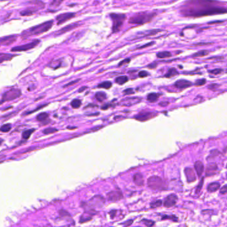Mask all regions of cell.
Wrapping results in <instances>:
<instances>
[{
	"instance_id": "cell-4",
	"label": "cell",
	"mask_w": 227,
	"mask_h": 227,
	"mask_svg": "<svg viewBox=\"0 0 227 227\" xmlns=\"http://www.w3.org/2000/svg\"><path fill=\"white\" fill-rule=\"evenodd\" d=\"M109 17L113 21L112 32L113 34H116L119 32L125 21L127 16L125 13H111L109 14Z\"/></svg>"
},
{
	"instance_id": "cell-58",
	"label": "cell",
	"mask_w": 227,
	"mask_h": 227,
	"mask_svg": "<svg viewBox=\"0 0 227 227\" xmlns=\"http://www.w3.org/2000/svg\"><path fill=\"white\" fill-rule=\"evenodd\" d=\"M115 213H116V211H111V212H109V214L111 215V217H113H113L115 216Z\"/></svg>"
},
{
	"instance_id": "cell-14",
	"label": "cell",
	"mask_w": 227,
	"mask_h": 227,
	"mask_svg": "<svg viewBox=\"0 0 227 227\" xmlns=\"http://www.w3.org/2000/svg\"><path fill=\"white\" fill-rule=\"evenodd\" d=\"M17 39V35H15L3 37L1 38V40H0V44H1L2 45H9L16 41Z\"/></svg>"
},
{
	"instance_id": "cell-17",
	"label": "cell",
	"mask_w": 227,
	"mask_h": 227,
	"mask_svg": "<svg viewBox=\"0 0 227 227\" xmlns=\"http://www.w3.org/2000/svg\"><path fill=\"white\" fill-rule=\"evenodd\" d=\"M108 200L110 201H116L122 199L123 198L122 193L120 191H111L107 194Z\"/></svg>"
},
{
	"instance_id": "cell-54",
	"label": "cell",
	"mask_w": 227,
	"mask_h": 227,
	"mask_svg": "<svg viewBox=\"0 0 227 227\" xmlns=\"http://www.w3.org/2000/svg\"><path fill=\"white\" fill-rule=\"evenodd\" d=\"M212 44V43H198L196 44L192 45L193 46L195 47H198V46H203V45H211Z\"/></svg>"
},
{
	"instance_id": "cell-44",
	"label": "cell",
	"mask_w": 227,
	"mask_h": 227,
	"mask_svg": "<svg viewBox=\"0 0 227 227\" xmlns=\"http://www.w3.org/2000/svg\"><path fill=\"white\" fill-rule=\"evenodd\" d=\"M58 131V129H56L55 128H47L44 131V134H51L53 133H55V132Z\"/></svg>"
},
{
	"instance_id": "cell-40",
	"label": "cell",
	"mask_w": 227,
	"mask_h": 227,
	"mask_svg": "<svg viewBox=\"0 0 227 227\" xmlns=\"http://www.w3.org/2000/svg\"><path fill=\"white\" fill-rule=\"evenodd\" d=\"M12 128V125L11 124H6V125H3V126H2L1 127V131L2 132H3V133H5V132H8L10 131Z\"/></svg>"
},
{
	"instance_id": "cell-46",
	"label": "cell",
	"mask_w": 227,
	"mask_h": 227,
	"mask_svg": "<svg viewBox=\"0 0 227 227\" xmlns=\"http://www.w3.org/2000/svg\"><path fill=\"white\" fill-rule=\"evenodd\" d=\"M155 44V41H151V42H149V43H147V44H145V45H142V46H141V47H137V49H143L146 48V47H151V46Z\"/></svg>"
},
{
	"instance_id": "cell-15",
	"label": "cell",
	"mask_w": 227,
	"mask_h": 227,
	"mask_svg": "<svg viewBox=\"0 0 227 227\" xmlns=\"http://www.w3.org/2000/svg\"><path fill=\"white\" fill-rule=\"evenodd\" d=\"M184 173H185V175H186L188 183H191L195 182L196 181V179H197L196 174L192 169L186 168L185 169H184Z\"/></svg>"
},
{
	"instance_id": "cell-19",
	"label": "cell",
	"mask_w": 227,
	"mask_h": 227,
	"mask_svg": "<svg viewBox=\"0 0 227 227\" xmlns=\"http://www.w3.org/2000/svg\"><path fill=\"white\" fill-rule=\"evenodd\" d=\"M140 101H141V98H138V97H131V98L125 99L124 100H123L121 101V103H123L122 105H124V106H130V105H134V104H136L137 103L140 102Z\"/></svg>"
},
{
	"instance_id": "cell-2",
	"label": "cell",
	"mask_w": 227,
	"mask_h": 227,
	"mask_svg": "<svg viewBox=\"0 0 227 227\" xmlns=\"http://www.w3.org/2000/svg\"><path fill=\"white\" fill-rule=\"evenodd\" d=\"M53 25V21L49 20L44 23H40V24L37 25L35 26L31 27L29 28V29L22 31L21 34V38L23 39H26L31 36L38 35L42 34H44V33L48 31L49 30H51Z\"/></svg>"
},
{
	"instance_id": "cell-49",
	"label": "cell",
	"mask_w": 227,
	"mask_h": 227,
	"mask_svg": "<svg viewBox=\"0 0 227 227\" xmlns=\"http://www.w3.org/2000/svg\"><path fill=\"white\" fill-rule=\"evenodd\" d=\"M220 86L218 84H216V83H212L211 85H210V86H209V87H208V88H209V89H211V90H212V91H215L217 89L219 88Z\"/></svg>"
},
{
	"instance_id": "cell-29",
	"label": "cell",
	"mask_w": 227,
	"mask_h": 227,
	"mask_svg": "<svg viewBox=\"0 0 227 227\" xmlns=\"http://www.w3.org/2000/svg\"><path fill=\"white\" fill-rule=\"evenodd\" d=\"M128 81H129V78L127 76H125V75H122V76L117 77L115 78V80L116 83L121 85H121L125 84Z\"/></svg>"
},
{
	"instance_id": "cell-52",
	"label": "cell",
	"mask_w": 227,
	"mask_h": 227,
	"mask_svg": "<svg viewBox=\"0 0 227 227\" xmlns=\"http://www.w3.org/2000/svg\"><path fill=\"white\" fill-rule=\"evenodd\" d=\"M220 192V194H223V195H225V194L227 193V184H226V185L223 186L221 188Z\"/></svg>"
},
{
	"instance_id": "cell-10",
	"label": "cell",
	"mask_w": 227,
	"mask_h": 227,
	"mask_svg": "<svg viewBox=\"0 0 227 227\" xmlns=\"http://www.w3.org/2000/svg\"><path fill=\"white\" fill-rule=\"evenodd\" d=\"M105 202V199L103 197L101 196H95L92 198V199L90 200V205L89 207H91V211H95V208H101Z\"/></svg>"
},
{
	"instance_id": "cell-59",
	"label": "cell",
	"mask_w": 227,
	"mask_h": 227,
	"mask_svg": "<svg viewBox=\"0 0 227 227\" xmlns=\"http://www.w3.org/2000/svg\"><path fill=\"white\" fill-rule=\"evenodd\" d=\"M87 88V87H82L81 88H80L79 89V93H81V92H83L84 90H86V89Z\"/></svg>"
},
{
	"instance_id": "cell-37",
	"label": "cell",
	"mask_w": 227,
	"mask_h": 227,
	"mask_svg": "<svg viewBox=\"0 0 227 227\" xmlns=\"http://www.w3.org/2000/svg\"><path fill=\"white\" fill-rule=\"evenodd\" d=\"M34 131H35V129H30V130L25 131L22 134L23 138L25 139H28L30 138V137L32 134V133H34Z\"/></svg>"
},
{
	"instance_id": "cell-5",
	"label": "cell",
	"mask_w": 227,
	"mask_h": 227,
	"mask_svg": "<svg viewBox=\"0 0 227 227\" xmlns=\"http://www.w3.org/2000/svg\"><path fill=\"white\" fill-rule=\"evenodd\" d=\"M147 184L149 187L155 190H163L166 188L163 179L157 176H153L149 178Z\"/></svg>"
},
{
	"instance_id": "cell-16",
	"label": "cell",
	"mask_w": 227,
	"mask_h": 227,
	"mask_svg": "<svg viewBox=\"0 0 227 227\" xmlns=\"http://www.w3.org/2000/svg\"><path fill=\"white\" fill-rule=\"evenodd\" d=\"M192 85V82L187 81V80L180 79V80H178V81H177L175 83H174V86L177 89H186L189 87H191Z\"/></svg>"
},
{
	"instance_id": "cell-45",
	"label": "cell",
	"mask_w": 227,
	"mask_h": 227,
	"mask_svg": "<svg viewBox=\"0 0 227 227\" xmlns=\"http://www.w3.org/2000/svg\"><path fill=\"white\" fill-rule=\"evenodd\" d=\"M130 62H131V59L127 58V59H125L123 61H120V63H119V65H118V66H119V67H121V66H123V65L129 64Z\"/></svg>"
},
{
	"instance_id": "cell-27",
	"label": "cell",
	"mask_w": 227,
	"mask_h": 227,
	"mask_svg": "<svg viewBox=\"0 0 227 227\" xmlns=\"http://www.w3.org/2000/svg\"><path fill=\"white\" fill-rule=\"evenodd\" d=\"M178 74V72H177V70L175 68L172 67V68H170L168 70L167 73L164 75V77L166 78H171L173 77L176 76V75H177Z\"/></svg>"
},
{
	"instance_id": "cell-39",
	"label": "cell",
	"mask_w": 227,
	"mask_h": 227,
	"mask_svg": "<svg viewBox=\"0 0 227 227\" xmlns=\"http://www.w3.org/2000/svg\"><path fill=\"white\" fill-rule=\"evenodd\" d=\"M162 220H166V219H169V220H172L174 222H177L178 221V218L174 215H163L162 216Z\"/></svg>"
},
{
	"instance_id": "cell-53",
	"label": "cell",
	"mask_w": 227,
	"mask_h": 227,
	"mask_svg": "<svg viewBox=\"0 0 227 227\" xmlns=\"http://www.w3.org/2000/svg\"><path fill=\"white\" fill-rule=\"evenodd\" d=\"M157 63H150L148 66L147 67L149 69H155L156 67H157Z\"/></svg>"
},
{
	"instance_id": "cell-55",
	"label": "cell",
	"mask_w": 227,
	"mask_h": 227,
	"mask_svg": "<svg viewBox=\"0 0 227 227\" xmlns=\"http://www.w3.org/2000/svg\"><path fill=\"white\" fill-rule=\"evenodd\" d=\"M111 105H109V104H105V105H104L103 106H102L101 109L103 110H106L107 109H108L109 107Z\"/></svg>"
},
{
	"instance_id": "cell-3",
	"label": "cell",
	"mask_w": 227,
	"mask_h": 227,
	"mask_svg": "<svg viewBox=\"0 0 227 227\" xmlns=\"http://www.w3.org/2000/svg\"><path fill=\"white\" fill-rule=\"evenodd\" d=\"M155 16L156 13L155 12H143L137 13L129 18V23L133 25H143L150 23Z\"/></svg>"
},
{
	"instance_id": "cell-6",
	"label": "cell",
	"mask_w": 227,
	"mask_h": 227,
	"mask_svg": "<svg viewBox=\"0 0 227 227\" xmlns=\"http://www.w3.org/2000/svg\"><path fill=\"white\" fill-rule=\"evenodd\" d=\"M21 95V92L20 89L16 88L11 89L10 90H9L3 94L1 103H3L4 101H9L16 99L19 97H20Z\"/></svg>"
},
{
	"instance_id": "cell-30",
	"label": "cell",
	"mask_w": 227,
	"mask_h": 227,
	"mask_svg": "<svg viewBox=\"0 0 227 227\" xmlns=\"http://www.w3.org/2000/svg\"><path fill=\"white\" fill-rule=\"evenodd\" d=\"M209 54V51L208 50H201L192 55V58H202V57L206 56Z\"/></svg>"
},
{
	"instance_id": "cell-60",
	"label": "cell",
	"mask_w": 227,
	"mask_h": 227,
	"mask_svg": "<svg viewBox=\"0 0 227 227\" xmlns=\"http://www.w3.org/2000/svg\"><path fill=\"white\" fill-rule=\"evenodd\" d=\"M226 169H227V164H226Z\"/></svg>"
},
{
	"instance_id": "cell-22",
	"label": "cell",
	"mask_w": 227,
	"mask_h": 227,
	"mask_svg": "<svg viewBox=\"0 0 227 227\" xmlns=\"http://www.w3.org/2000/svg\"><path fill=\"white\" fill-rule=\"evenodd\" d=\"M133 181L138 186H143L144 184V178L143 174L140 173H135L133 176Z\"/></svg>"
},
{
	"instance_id": "cell-33",
	"label": "cell",
	"mask_w": 227,
	"mask_h": 227,
	"mask_svg": "<svg viewBox=\"0 0 227 227\" xmlns=\"http://www.w3.org/2000/svg\"><path fill=\"white\" fill-rule=\"evenodd\" d=\"M49 117V114L47 113H41L37 116V120L39 122H44Z\"/></svg>"
},
{
	"instance_id": "cell-9",
	"label": "cell",
	"mask_w": 227,
	"mask_h": 227,
	"mask_svg": "<svg viewBox=\"0 0 227 227\" xmlns=\"http://www.w3.org/2000/svg\"><path fill=\"white\" fill-rule=\"evenodd\" d=\"M157 113L155 112H151V111H141L140 112L139 114H137L135 117V119H136L137 120L140 121H145L149 120L152 118L155 117V116H157Z\"/></svg>"
},
{
	"instance_id": "cell-48",
	"label": "cell",
	"mask_w": 227,
	"mask_h": 227,
	"mask_svg": "<svg viewBox=\"0 0 227 227\" xmlns=\"http://www.w3.org/2000/svg\"><path fill=\"white\" fill-rule=\"evenodd\" d=\"M149 75V73L146 72V71H141V72H139V77H141V78H144V77H147Z\"/></svg>"
},
{
	"instance_id": "cell-1",
	"label": "cell",
	"mask_w": 227,
	"mask_h": 227,
	"mask_svg": "<svg viewBox=\"0 0 227 227\" xmlns=\"http://www.w3.org/2000/svg\"><path fill=\"white\" fill-rule=\"evenodd\" d=\"M185 17H202L227 13V7L216 0H187L179 8Z\"/></svg>"
},
{
	"instance_id": "cell-35",
	"label": "cell",
	"mask_w": 227,
	"mask_h": 227,
	"mask_svg": "<svg viewBox=\"0 0 227 227\" xmlns=\"http://www.w3.org/2000/svg\"><path fill=\"white\" fill-rule=\"evenodd\" d=\"M63 1L64 0H52L50 3V7L52 8L58 7L63 3Z\"/></svg>"
},
{
	"instance_id": "cell-32",
	"label": "cell",
	"mask_w": 227,
	"mask_h": 227,
	"mask_svg": "<svg viewBox=\"0 0 227 227\" xmlns=\"http://www.w3.org/2000/svg\"><path fill=\"white\" fill-rule=\"evenodd\" d=\"M95 98L97 99V100L98 101H100V102H102L104 100H105L106 98H107V95H106V93H104V92H102V91H99V92H97L95 93Z\"/></svg>"
},
{
	"instance_id": "cell-38",
	"label": "cell",
	"mask_w": 227,
	"mask_h": 227,
	"mask_svg": "<svg viewBox=\"0 0 227 227\" xmlns=\"http://www.w3.org/2000/svg\"><path fill=\"white\" fill-rule=\"evenodd\" d=\"M163 204V202L162 201L160 200H157V201H153L151 203V207L152 208V209H155V208H157V207H159L162 205Z\"/></svg>"
},
{
	"instance_id": "cell-28",
	"label": "cell",
	"mask_w": 227,
	"mask_h": 227,
	"mask_svg": "<svg viewBox=\"0 0 227 227\" xmlns=\"http://www.w3.org/2000/svg\"><path fill=\"white\" fill-rule=\"evenodd\" d=\"M172 56V54L171 52L169 51H160L157 53V58L159 59H166L169 58Z\"/></svg>"
},
{
	"instance_id": "cell-42",
	"label": "cell",
	"mask_w": 227,
	"mask_h": 227,
	"mask_svg": "<svg viewBox=\"0 0 227 227\" xmlns=\"http://www.w3.org/2000/svg\"><path fill=\"white\" fill-rule=\"evenodd\" d=\"M206 80L205 79H197L195 83V85L196 86H202L206 83Z\"/></svg>"
},
{
	"instance_id": "cell-51",
	"label": "cell",
	"mask_w": 227,
	"mask_h": 227,
	"mask_svg": "<svg viewBox=\"0 0 227 227\" xmlns=\"http://www.w3.org/2000/svg\"><path fill=\"white\" fill-rule=\"evenodd\" d=\"M79 81H80V79H76V80H75V81H72V82H70V83H67V85H65V86H64V87H69V86H73V85L76 84V83H78Z\"/></svg>"
},
{
	"instance_id": "cell-26",
	"label": "cell",
	"mask_w": 227,
	"mask_h": 227,
	"mask_svg": "<svg viewBox=\"0 0 227 227\" xmlns=\"http://www.w3.org/2000/svg\"><path fill=\"white\" fill-rule=\"evenodd\" d=\"M160 95H161L160 93H150L147 95V100L151 103H155L158 100Z\"/></svg>"
},
{
	"instance_id": "cell-56",
	"label": "cell",
	"mask_w": 227,
	"mask_h": 227,
	"mask_svg": "<svg viewBox=\"0 0 227 227\" xmlns=\"http://www.w3.org/2000/svg\"><path fill=\"white\" fill-rule=\"evenodd\" d=\"M169 104V102H160V103H159V105H160V106H163V107H164V106H167V105H168Z\"/></svg>"
},
{
	"instance_id": "cell-7",
	"label": "cell",
	"mask_w": 227,
	"mask_h": 227,
	"mask_svg": "<svg viewBox=\"0 0 227 227\" xmlns=\"http://www.w3.org/2000/svg\"><path fill=\"white\" fill-rule=\"evenodd\" d=\"M39 43H40V40L39 39H35L33 41L30 42V43H29V44L13 47L11 49V51H12V52H21V51H29L30 49L35 48V47H37V45L39 44Z\"/></svg>"
},
{
	"instance_id": "cell-8",
	"label": "cell",
	"mask_w": 227,
	"mask_h": 227,
	"mask_svg": "<svg viewBox=\"0 0 227 227\" xmlns=\"http://www.w3.org/2000/svg\"><path fill=\"white\" fill-rule=\"evenodd\" d=\"M77 16L76 13H73V12H67V13H61L59 15L55 17V20L57 21V24L58 25L63 24V23H65L66 21H69L71 20H72L73 18L75 17V16Z\"/></svg>"
},
{
	"instance_id": "cell-47",
	"label": "cell",
	"mask_w": 227,
	"mask_h": 227,
	"mask_svg": "<svg viewBox=\"0 0 227 227\" xmlns=\"http://www.w3.org/2000/svg\"><path fill=\"white\" fill-rule=\"evenodd\" d=\"M203 182H204V177H202V178H201V182L199 183V184H198V185L197 186V188H196V193H197V194H198V192H199L201 191V188H202V185H203Z\"/></svg>"
},
{
	"instance_id": "cell-24",
	"label": "cell",
	"mask_w": 227,
	"mask_h": 227,
	"mask_svg": "<svg viewBox=\"0 0 227 227\" xmlns=\"http://www.w3.org/2000/svg\"><path fill=\"white\" fill-rule=\"evenodd\" d=\"M17 55L15 54H9V53H0V59H1V63H3V61H10L13 58L16 57Z\"/></svg>"
},
{
	"instance_id": "cell-43",
	"label": "cell",
	"mask_w": 227,
	"mask_h": 227,
	"mask_svg": "<svg viewBox=\"0 0 227 227\" xmlns=\"http://www.w3.org/2000/svg\"><path fill=\"white\" fill-rule=\"evenodd\" d=\"M141 222H143V223L146 226H152L155 225V222L153 221V220H147V219H143L142 220Z\"/></svg>"
},
{
	"instance_id": "cell-57",
	"label": "cell",
	"mask_w": 227,
	"mask_h": 227,
	"mask_svg": "<svg viewBox=\"0 0 227 227\" xmlns=\"http://www.w3.org/2000/svg\"><path fill=\"white\" fill-rule=\"evenodd\" d=\"M223 21H212V22H209L208 23V24H214V23H223Z\"/></svg>"
},
{
	"instance_id": "cell-12",
	"label": "cell",
	"mask_w": 227,
	"mask_h": 227,
	"mask_svg": "<svg viewBox=\"0 0 227 227\" xmlns=\"http://www.w3.org/2000/svg\"><path fill=\"white\" fill-rule=\"evenodd\" d=\"M162 31V30H149V31H146L144 32H138L136 35H135L134 36H133L131 39H129L130 40H135L137 39H140L141 37H148V36H152V35H155L157 34H158L159 32Z\"/></svg>"
},
{
	"instance_id": "cell-18",
	"label": "cell",
	"mask_w": 227,
	"mask_h": 227,
	"mask_svg": "<svg viewBox=\"0 0 227 227\" xmlns=\"http://www.w3.org/2000/svg\"><path fill=\"white\" fill-rule=\"evenodd\" d=\"M218 169V166L216 163H210L206 166V176L210 177L216 174V172Z\"/></svg>"
},
{
	"instance_id": "cell-13",
	"label": "cell",
	"mask_w": 227,
	"mask_h": 227,
	"mask_svg": "<svg viewBox=\"0 0 227 227\" xmlns=\"http://www.w3.org/2000/svg\"><path fill=\"white\" fill-rule=\"evenodd\" d=\"M177 200L178 197L176 195H174V194H171V195H169L166 198H165L163 202V205L167 208L172 207L176 205Z\"/></svg>"
},
{
	"instance_id": "cell-20",
	"label": "cell",
	"mask_w": 227,
	"mask_h": 227,
	"mask_svg": "<svg viewBox=\"0 0 227 227\" xmlns=\"http://www.w3.org/2000/svg\"><path fill=\"white\" fill-rule=\"evenodd\" d=\"M36 7H28L26 8L24 10H23L20 12V15L21 16H31L37 12L38 9H37L35 8Z\"/></svg>"
},
{
	"instance_id": "cell-11",
	"label": "cell",
	"mask_w": 227,
	"mask_h": 227,
	"mask_svg": "<svg viewBox=\"0 0 227 227\" xmlns=\"http://www.w3.org/2000/svg\"><path fill=\"white\" fill-rule=\"evenodd\" d=\"M80 25H81V23H79V21L71 23V24L66 25L64 27L61 28V29H60L59 31H56L55 33V36H59V35H63V34H65V33H67L68 31H72V30L75 29V28L78 27Z\"/></svg>"
},
{
	"instance_id": "cell-41",
	"label": "cell",
	"mask_w": 227,
	"mask_h": 227,
	"mask_svg": "<svg viewBox=\"0 0 227 227\" xmlns=\"http://www.w3.org/2000/svg\"><path fill=\"white\" fill-rule=\"evenodd\" d=\"M223 72V69H215L213 70L209 71V73H210L211 74H212V75H215L221 74Z\"/></svg>"
},
{
	"instance_id": "cell-31",
	"label": "cell",
	"mask_w": 227,
	"mask_h": 227,
	"mask_svg": "<svg viewBox=\"0 0 227 227\" xmlns=\"http://www.w3.org/2000/svg\"><path fill=\"white\" fill-rule=\"evenodd\" d=\"M61 65V60L57 59V60L51 61V63L49 64V66L51 68L56 69L60 67Z\"/></svg>"
},
{
	"instance_id": "cell-36",
	"label": "cell",
	"mask_w": 227,
	"mask_h": 227,
	"mask_svg": "<svg viewBox=\"0 0 227 227\" xmlns=\"http://www.w3.org/2000/svg\"><path fill=\"white\" fill-rule=\"evenodd\" d=\"M81 105V101L79 100V99H74L73 101L71 103V105L74 109H77L79 108Z\"/></svg>"
},
{
	"instance_id": "cell-21",
	"label": "cell",
	"mask_w": 227,
	"mask_h": 227,
	"mask_svg": "<svg viewBox=\"0 0 227 227\" xmlns=\"http://www.w3.org/2000/svg\"><path fill=\"white\" fill-rule=\"evenodd\" d=\"M194 166H195V169L197 172L198 177H201L203 171H204L205 169L204 164H203V163L201 161H196L195 164H194Z\"/></svg>"
},
{
	"instance_id": "cell-23",
	"label": "cell",
	"mask_w": 227,
	"mask_h": 227,
	"mask_svg": "<svg viewBox=\"0 0 227 227\" xmlns=\"http://www.w3.org/2000/svg\"><path fill=\"white\" fill-rule=\"evenodd\" d=\"M220 187V185L219 183H217V182L211 183L209 184V185H208L207 191L209 192H214L216 191L217 190H219Z\"/></svg>"
},
{
	"instance_id": "cell-50",
	"label": "cell",
	"mask_w": 227,
	"mask_h": 227,
	"mask_svg": "<svg viewBox=\"0 0 227 227\" xmlns=\"http://www.w3.org/2000/svg\"><path fill=\"white\" fill-rule=\"evenodd\" d=\"M123 93L125 95H131V94L134 93V91L132 88H129V89H125V90H124Z\"/></svg>"
},
{
	"instance_id": "cell-25",
	"label": "cell",
	"mask_w": 227,
	"mask_h": 227,
	"mask_svg": "<svg viewBox=\"0 0 227 227\" xmlns=\"http://www.w3.org/2000/svg\"><path fill=\"white\" fill-rule=\"evenodd\" d=\"M29 3H31L32 5L35 6V7H37L39 9H44L45 4L41 0H30V2H28Z\"/></svg>"
},
{
	"instance_id": "cell-34",
	"label": "cell",
	"mask_w": 227,
	"mask_h": 227,
	"mask_svg": "<svg viewBox=\"0 0 227 227\" xmlns=\"http://www.w3.org/2000/svg\"><path fill=\"white\" fill-rule=\"evenodd\" d=\"M111 87H112V83L109 81L102 82L101 83L98 85V88H103V89H110Z\"/></svg>"
}]
</instances>
